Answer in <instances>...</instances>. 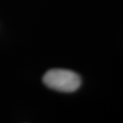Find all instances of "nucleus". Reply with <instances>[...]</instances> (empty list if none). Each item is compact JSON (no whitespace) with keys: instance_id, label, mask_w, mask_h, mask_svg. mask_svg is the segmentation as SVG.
<instances>
[{"instance_id":"nucleus-1","label":"nucleus","mask_w":123,"mask_h":123,"mask_svg":"<svg viewBox=\"0 0 123 123\" xmlns=\"http://www.w3.org/2000/svg\"><path fill=\"white\" fill-rule=\"evenodd\" d=\"M44 84L54 90L70 93L76 91L81 85V79L74 71L62 68L49 70L43 77Z\"/></svg>"}]
</instances>
